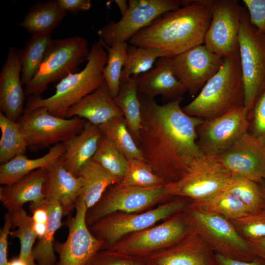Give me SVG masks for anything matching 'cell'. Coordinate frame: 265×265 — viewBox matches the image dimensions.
Listing matches in <instances>:
<instances>
[{
  "label": "cell",
  "mask_w": 265,
  "mask_h": 265,
  "mask_svg": "<svg viewBox=\"0 0 265 265\" xmlns=\"http://www.w3.org/2000/svg\"><path fill=\"white\" fill-rule=\"evenodd\" d=\"M138 94L142 120L137 145L143 161L166 185L175 183L203 155L196 130L204 120L186 114L180 106L182 98L159 105Z\"/></svg>",
  "instance_id": "cell-1"
},
{
  "label": "cell",
  "mask_w": 265,
  "mask_h": 265,
  "mask_svg": "<svg viewBox=\"0 0 265 265\" xmlns=\"http://www.w3.org/2000/svg\"><path fill=\"white\" fill-rule=\"evenodd\" d=\"M185 5L159 16L135 34L129 44L157 48L173 56L204 44L212 14L200 0H184Z\"/></svg>",
  "instance_id": "cell-2"
},
{
  "label": "cell",
  "mask_w": 265,
  "mask_h": 265,
  "mask_svg": "<svg viewBox=\"0 0 265 265\" xmlns=\"http://www.w3.org/2000/svg\"><path fill=\"white\" fill-rule=\"evenodd\" d=\"M107 53L99 41L92 45L85 67L80 72L71 74L55 86L53 95L28 96L24 111L44 107L52 114L65 118L68 109L100 87L105 81L103 70Z\"/></svg>",
  "instance_id": "cell-3"
},
{
  "label": "cell",
  "mask_w": 265,
  "mask_h": 265,
  "mask_svg": "<svg viewBox=\"0 0 265 265\" xmlns=\"http://www.w3.org/2000/svg\"><path fill=\"white\" fill-rule=\"evenodd\" d=\"M244 105V86L238 49L224 58L217 73L194 99L182 108L186 114L205 120Z\"/></svg>",
  "instance_id": "cell-4"
},
{
  "label": "cell",
  "mask_w": 265,
  "mask_h": 265,
  "mask_svg": "<svg viewBox=\"0 0 265 265\" xmlns=\"http://www.w3.org/2000/svg\"><path fill=\"white\" fill-rule=\"evenodd\" d=\"M89 53L84 37L53 40L37 72L25 85L26 96H41L50 83L59 82L69 75L78 72L79 65L87 60Z\"/></svg>",
  "instance_id": "cell-5"
},
{
  "label": "cell",
  "mask_w": 265,
  "mask_h": 265,
  "mask_svg": "<svg viewBox=\"0 0 265 265\" xmlns=\"http://www.w3.org/2000/svg\"><path fill=\"white\" fill-rule=\"evenodd\" d=\"M195 231L183 211L159 224L126 236L112 244L103 245L101 249L146 258L178 244Z\"/></svg>",
  "instance_id": "cell-6"
},
{
  "label": "cell",
  "mask_w": 265,
  "mask_h": 265,
  "mask_svg": "<svg viewBox=\"0 0 265 265\" xmlns=\"http://www.w3.org/2000/svg\"><path fill=\"white\" fill-rule=\"evenodd\" d=\"M191 202L187 198L175 196L147 211L139 213L114 212L88 226L92 234L104 242L103 245H108L126 236L147 229L184 211Z\"/></svg>",
  "instance_id": "cell-7"
},
{
  "label": "cell",
  "mask_w": 265,
  "mask_h": 265,
  "mask_svg": "<svg viewBox=\"0 0 265 265\" xmlns=\"http://www.w3.org/2000/svg\"><path fill=\"white\" fill-rule=\"evenodd\" d=\"M192 202L184 212L196 233L215 254L243 262H249L256 257L248 241L239 235L230 220L203 212Z\"/></svg>",
  "instance_id": "cell-8"
},
{
  "label": "cell",
  "mask_w": 265,
  "mask_h": 265,
  "mask_svg": "<svg viewBox=\"0 0 265 265\" xmlns=\"http://www.w3.org/2000/svg\"><path fill=\"white\" fill-rule=\"evenodd\" d=\"M172 197L168 194L166 185L141 187L117 183L109 186L99 202L87 210L86 222L89 226L101 218L116 212H145Z\"/></svg>",
  "instance_id": "cell-9"
},
{
  "label": "cell",
  "mask_w": 265,
  "mask_h": 265,
  "mask_svg": "<svg viewBox=\"0 0 265 265\" xmlns=\"http://www.w3.org/2000/svg\"><path fill=\"white\" fill-rule=\"evenodd\" d=\"M86 122L78 117L61 118L44 107L24 111L17 123L26 138L27 150L36 152L63 143L78 134Z\"/></svg>",
  "instance_id": "cell-10"
},
{
  "label": "cell",
  "mask_w": 265,
  "mask_h": 265,
  "mask_svg": "<svg viewBox=\"0 0 265 265\" xmlns=\"http://www.w3.org/2000/svg\"><path fill=\"white\" fill-rule=\"evenodd\" d=\"M129 8L117 22L111 21L98 31L99 41L110 47L127 42L164 13L184 5V0H129Z\"/></svg>",
  "instance_id": "cell-11"
},
{
  "label": "cell",
  "mask_w": 265,
  "mask_h": 265,
  "mask_svg": "<svg viewBox=\"0 0 265 265\" xmlns=\"http://www.w3.org/2000/svg\"><path fill=\"white\" fill-rule=\"evenodd\" d=\"M250 23L249 15L241 8L238 33V53L244 92V107L252 108L265 80V49Z\"/></svg>",
  "instance_id": "cell-12"
},
{
  "label": "cell",
  "mask_w": 265,
  "mask_h": 265,
  "mask_svg": "<svg viewBox=\"0 0 265 265\" xmlns=\"http://www.w3.org/2000/svg\"><path fill=\"white\" fill-rule=\"evenodd\" d=\"M232 174L215 157L196 159L190 172L180 180L166 185L168 194L199 200L225 189Z\"/></svg>",
  "instance_id": "cell-13"
},
{
  "label": "cell",
  "mask_w": 265,
  "mask_h": 265,
  "mask_svg": "<svg viewBox=\"0 0 265 265\" xmlns=\"http://www.w3.org/2000/svg\"><path fill=\"white\" fill-rule=\"evenodd\" d=\"M248 112L244 106H237L219 116L204 120L196 130L197 142L203 154L218 156L248 132Z\"/></svg>",
  "instance_id": "cell-14"
},
{
  "label": "cell",
  "mask_w": 265,
  "mask_h": 265,
  "mask_svg": "<svg viewBox=\"0 0 265 265\" xmlns=\"http://www.w3.org/2000/svg\"><path fill=\"white\" fill-rule=\"evenodd\" d=\"M212 14L204 44L225 58L238 49L241 8L236 0H200Z\"/></svg>",
  "instance_id": "cell-15"
},
{
  "label": "cell",
  "mask_w": 265,
  "mask_h": 265,
  "mask_svg": "<svg viewBox=\"0 0 265 265\" xmlns=\"http://www.w3.org/2000/svg\"><path fill=\"white\" fill-rule=\"evenodd\" d=\"M75 210V216H69L65 222L68 228L66 240L53 242L54 251L59 256L55 265H85L104 244L88 228L85 220L87 210L80 196L77 200Z\"/></svg>",
  "instance_id": "cell-16"
},
{
  "label": "cell",
  "mask_w": 265,
  "mask_h": 265,
  "mask_svg": "<svg viewBox=\"0 0 265 265\" xmlns=\"http://www.w3.org/2000/svg\"><path fill=\"white\" fill-rule=\"evenodd\" d=\"M224 60L202 44L173 56L172 66L177 78L193 97L217 73Z\"/></svg>",
  "instance_id": "cell-17"
},
{
  "label": "cell",
  "mask_w": 265,
  "mask_h": 265,
  "mask_svg": "<svg viewBox=\"0 0 265 265\" xmlns=\"http://www.w3.org/2000/svg\"><path fill=\"white\" fill-rule=\"evenodd\" d=\"M232 175L258 183L265 175V145L248 131L228 150L215 157Z\"/></svg>",
  "instance_id": "cell-18"
},
{
  "label": "cell",
  "mask_w": 265,
  "mask_h": 265,
  "mask_svg": "<svg viewBox=\"0 0 265 265\" xmlns=\"http://www.w3.org/2000/svg\"><path fill=\"white\" fill-rule=\"evenodd\" d=\"M22 85L18 51L10 47L0 74V110L17 122L24 113L26 99Z\"/></svg>",
  "instance_id": "cell-19"
},
{
  "label": "cell",
  "mask_w": 265,
  "mask_h": 265,
  "mask_svg": "<svg viewBox=\"0 0 265 265\" xmlns=\"http://www.w3.org/2000/svg\"><path fill=\"white\" fill-rule=\"evenodd\" d=\"M146 259L150 265H218L215 252L196 231L178 244Z\"/></svg>",
  "instance_id": "cell-20"
},
{
  "label": "cell",
  "mask_w": 265,
  "mask_h": 265,
  "mask_svg": "<svg viewBox=\"0 0 265 265\" xmlns=\"http://www.w3.org/2000/svg\"><path fill=\"white\" fill-rule=\"evenodd\" d=\"M82 187V179L66 169L62 156L47 168L43 194L45 200L60 205L64 215H69L75 210Z\"/></svg>",
  "instance_id": "cell-21"
},
{
  "label": "cell",
  "mask_w": 265,
  "mask_h": 265,
  "mask_svg": "<svg viewBox=\"0 0 265 265\" xmlns=\"http://www.w3.org/2000/svg\"><path fill=\"white\" fill-rule=\"evenodd\" d=\"M172 57L159 58L151 69L137 77L138 94L154 99L160 95L175 99L181 98L187 91L174 73Z\"/></svg>",
  "instance_id": "cell-22"
},
{
  "label": "cell",
  "mask_w": 265,
  "mask_h": 265,
  "mask_svg": "<svg viewBox=\"0 0 265 265\" xmlns=\"http://www.w3.org/2000/svg\"><path fill=\"white\" fill-rule=\"evenodd\" d=\"M124 116L116 105L106 82L70 107L65 118L78 117L99 126L114 118Z\"/></svg>",
  "instance_id": "cell-23"
},
{
  "label": "cell",
  "mask_w": 265,
  "mask_h": 265,
  "mask_svg": "<svg viewBox=\"0 0 265 265\" xmlns=\"http://www.w3.org/2000/svg\"><path fill=\"white\" fill-rule=\"evenodd\" d=\"M47 174V168L33 171L16 183L0 187V201L9 212L23 208L30 202L39 203L44 199L43 184Z\"/></svg>",
  "instance_id": "cell-24"
},
{
  "label": "cell",
  "mask_w": 265,
  "mask_h": 265,
  "mask_svg": "<svg viewBox=\"0 0 265 265\" xmlns=\"http://www.w3.org/2000/svg\"><path fill=\"white\" fill-rule=\"evenodd\" d=\"M103 133L98 126L86 122L80 133L63 142L62 156L66 169L76 177L83 166L94 156Z\"/></svg>",
  "instance_id": "cell-25"
},
{
  "label": "cell",
  "mask_w": 265,
  "mask_h": 265,
  "mask_svg": "<svg viewBox=\"0 0 265 265\" xmlns=\"http://www.w3.org/2000/svg\"><path fill=\"white\" fill-rule=\"evenodd\" d=\"M63 143L50 148L43 156L34 159H28L25 154L17 156L8 162L0 165V184H12L19 181L29 173L40 168H48L65 153Z\"/></svg>",
  "instance_id": "cell-26"
},
{
  "label": "cell",
  "mask_w": 265,
  "mask_h": 265,
  "mask_svg": "<svg viewBox=\"0 0 265 265\" xmlns=\"http://www.w3.org/2000/svg\"><path fill=\"white\" fill-rule=\"evenodd\" d=\"M66 13L59 7L56 0L37 1L19 25L32 35H51Z\"/></svg>",
  "instance_id": "cell-27"
},
{
  "label": "cell",
  "mask_w": 265,
  "mask_h": 265,
  "mask_svg": "<svg viewBox=\"0 0 265 265\" xmlns=\"http://www.w3.org/2000/svg\"><path fill=\"white\" fill-rule=\"evenodd\" d=\"M79 176L82 181L80 196L87 210L95 206L106 190L121 180L105 169L93 159L82 168Z\"/></svg>",
  "instance_id": "cell-28"
},
{
  "label": "cell",
  "mask_w": 265,
  "mask_h": 265,
  "mask_svg": "<svg viewBox=\"0 0 265 265\" xmlns=\"http://www.w3.org/2000/svg\"><path fill=\"white\" fill-rule=\"evenodd\" d=\"M137 78L133 76L121 81L119 91L114 98L136 144L142 120L141 105L137 89Z\"/></svg>",
  "instance_id": "cell-29"
},
{
  "label": "cell",
  "mask_w": 265,
  "mask_h": 265,
  "mask_svg": "<svg viewBox=\"0 0 265 265\" xmlns=\"http://www.w3.org/2000/svg\"><path fill=\"white\" fill-rule=\"evenodd\" d=\"M45 204L49 213L47 229L45 235L38 239L33 247L32 255L38 265H55L56 261L53 248L54 236L63 224L61 220L64 212L62 207L56 202L45 200Z\"/></svg>",
  "instance_id": "cell-30"
},
{
  "label": "cell",
  "mask_w": 265,
  "mask_h": 265,
  "mask_svg": "<svg viewBox=\"0 0 265 265\" xmlns=\"http://www.w3.org/2000/svg\"><path fill=\"white\" fill-rule=\"evenodd\" d=\"M53 40L51 35H32L23 48L18 52L23 85L27 84L37 72Z\"/></svg>",
  "instance_id": "cell-31"
},
{
  "label": "cell",
  "mask_w": 265,
  "mask_h": 265,
  "mask_svg": "<svg viewBox=\"0 0 265 265\" xmlns=\"http://www.w3.org/2000/svg\"><path fill=\"white\" fill-rule=\"evenodd\" d=\"M192 204L199 210L217 214L231 220L244 217L249 212L237 197L225 190Z\"/></svg>",
  "instance_id": "cell-32"
},
{
  "label": "cell",
  "mask_w": 265,
  "mask_h": 265,
  "mask_svg": "<svg viewBox=\"0 0 265 265\" xmlns=\"http://www.w3.org/2000/svg\"><path fill=\"white\" fill-rule=\"evenodd\" d=\"M224 190L239 199L249 214L265 209L264 181L258 183L241 176L232 175Z\"/></svg>",
  "instance_id": "cell-33"
},
{
  "label": "cell",
  "mask_w": 265,
  "mask_h": 265,
  "mask_svg": "<svg viewBox=\"0 0 265 265\" xmlns=\"http://www.w3.org/2000/svg\"><path fill=\"white\" fill-rule=\"evenodd\" d=\"M165 56H173L168 52L157 48L129 45L121 81L131 77H138L149 71L159 58Z\"/></svg>",
  "instance_id": "cell-34"
},
{
  "label": "cell",
  "mask_w": 265,
  "mask_h": 265,
  "mask_svg": "<svg viewBox=\"0 0 265 265\" xmlns=\"http://www.w3.org/2000/svg\"><path fill=\"white\" fill-rule=\"evenodd\" d=\"M128 160L143 161L142 154L128 128L124 116H120L98 126Z\"/></svg>",
  "instance_id": "cell-35"
},
{
  "label": "cell",
  "mask_w": 265,
  "mask_h": 265,
  "mask_svg": "<svg viewBox=\"0 0 265 265\" xmlns=\"http://www.w3.org/2000/svg\"><path fill=\"white\" fill-rule=\"evenodd\" d=\"M0 128V163L3 164L18 155L25 154L27 145L19 124L10 120L1 112Z\"/></svg>",
  "instance_id": "cell-36"
},
{
  "label": "cell",
  "mask_w": 265,
  "mask_h": 265,
  "mask_svg": "<svg viewBox=\"0 0 265 265\" xmlns=\"http://www.w3.org/2000/svg\"><path fill=\"white\" fill-rule=\"evenodd\" d=\"M11 215L12 228L17 229L10 232L12 238H18L20 243L19 258L24 260L27 265H38L34 261L32 250L37 237L33 227L31 216H29L23 208L10 212Z\"/></svg>",
  "instance_id": "cell-37"
},
{
  "label": "cell",
  "mask_w": 265,
  "mask_h": 265,
  "mask_svg": "<svg viewBox=\"0 0 265 265\" xmlns=\"http://www.w3.org/2000/svg\"><path fill=\"white\" fill-rule=\"evenodd\" d=\"M102 45L107 53L106 62L103 70V76L110 94L114 99L120 90L121 76L126 61L129 45L127 42H118L110 47Z\"/></svg>",
  "instance_id": "cell-38"
},
{
  "label": "cell",
  "mask_w": 265,
  "mask_h": 265,
  "mask_svg": "<svg viewBox=\"0 0 265 265\" xmlns=\"http://www.w3.org/2000/svg\"><path fill=\"white\" fill-rule=\"evenodd\" d=\"M92 159L120 180L125 177L128 168L129 160L112 141L103 133Z\"/></svg>",
  "instance_id": "cell-39"
},
{
  "label": "cell",
  "mask_w": 265,
  "mask_h": 265,
  "mask_svg": "<svg viewBox=\"0 0 265 265\" xmlns=\"http://www.w3.org/2000/svg\"><path fill=\"white\" fill-rule=\"evenodd\" d=\"M121 185L141 187H154L166 185L142 160H130L125 177L118 183Z\"/></svg>",
  "instance_id": "cell-40"
},
{
  "label": "cell",
  "mask_w": 265,
  "mask_h": 265,
  "mask_svg": "<svg viewBox=\"0 0 265 265\" xmlns=\"http://www.w3.org/2000/svg\"><path fill=\"white\" fill-rule=\"evenodd\" d=\"M230 221L239 235L247 241L265 238V209Z\"/></svg>",
  "instance_id": "cell-41"
},
{
  "label": "cell",
  "mask_w": 265,
  "mask_h": 265,
  "mask_svg": "<svg viewBox=\"0 0 265 265\" xmlns=\"http://www.w3.org/2000/svg\"><path fill=\"white\" fill-rule=\"evenodd\" d=\"M85 265H150L147 259L117 251L101 249Z\"/></svg>",
  "instance_id": "cell-42"
},
{
  "label": "cell",
  "mask_w": 265,
  "mask_h": 265,
  "mask_svg": "<svg viewBox=\"0 0 265 265\" xmlns=\"http://www.w3.org/2000/svg\"><path fill=\"white\" fill-rule=\"evenodd\" d=\"M251 111V118H248V130L251 129V131L248 132L265 145V87L257 97Z\"/></svg>",
  "instance_id": "cell-43"
},
{
  "label": "cell",
  "mask_w": 265,
  "mask_h": 265,
  "mask_svg": "<svg viewBox=\"0 0 265 265\" xmlns=\"http://www.w3.org/2000/svg\"><path fill=\"white\" fill-rule=\"evenodd\" d=\"M29 210L32 213L33 227L37 239L45 234L48 225L49 213L45 204V200L39 203H30Z\"/></svg>",
  "instance_id": "cell-44"
},
{
  "label": "cell",
  "mask_w": 265,
  "mask_h": 265,
  "mask_svg": "<svg viewBox=\"0 0 265 265\" xmlns=\"http://www.w3.org/2000/svg\"><path fill=\"white\" fill-rule=\"evenodd\" d=\"M250 23L261 32L265 31V0H243Z\"/></svg>",
  "instance_id": "cell-45"
},
{
  "label": "cell",
  "mask_w": 265,
  "mask_h": 265,
  "mask_svg": "<svg viewBox=\"0 0 265 265\" xmlns=\"http://www.w3.org/2000/svg\"><path fill=\"white\" fill-rule=\"evenodd\" d=\"M11 213L6 212L4 216V224L0 232V265H7L8 237L12 228Z\"/></svg>",
  "instance_id": "cell-46"
},
{
  "label": "cell",
  "mask_w": 265,
  "mask_h": 265,
  "mask_svg": "<svg viewBox=\"0 0 265 265\" xmlns=\"http://www.w3.org/2000/svg\"><path fill=\"white\" fill-rule=\"evenodd\" d=\"M56 2L63 10L74 14L88 10L92 5L90 0H56Z\"/></svg>",
  "instance_id": "cell-47"
},
{
  "label": "cell",
  "mask_w": 265,
  "mask_h": 265,
  "mask_svg": "<svg viewBox=\"0 0 265 265\" xmlns=\"http://www.w3.org/2000/svg\"><path fill=\"white\" fill-rule=\"evenodd\" d=\"M218 265H265V260L256 257L249 262H243L231 260L215 254Z\"/></svg>",
  "instance_id": "cell-48"
},
{
  "label": "cell",
  "mask_w": 265,
  "mask_h": 265,
  "mask_svg": "<svg viewBox=\"0 0 265 265\" xmlns=\"http://www.w3.org/2000/svg\"><path fill=\"white\" fill-rule=\"evenodd\" d=\"M248 242L255 256L265 260V238Z\"/></svg>",
  "instance_id": "cell-49"
},
{
  "label": "cell",
  "mask_w": 265,
  "mask_h": 265,
  "mask_svg": "<svg viewBox=\"0 0 265 265\" xmlns=\"http://www.w3.org/2000/svg\"><path fill=\"white\" fill-rule=\"evenodd\" d=\"M114 1L117 4L122 16L129 8V2L126 0H115Z\"/></svg>",
  "instance_id": "cell-50"
},
{
  "label": "cell",
  "mask_w": 265,
  "mask_h": 265,
  "mask_svg": "<svg viewBox=\"0 0 265 265\" xmlns=\"http://www.w3.org/2000/svg\"><path fill=\"white\" fill-rule=\"evenodd\" d=\"M7 265H27L23 260L18 257L14 258L8 262Z\"/></svg>",
  "instance_id": "cell-51"
},
{
  "label": "cell",
  "mask_w": 265,
  "mask_h": 265,
  "mask_svg": "<svg viewBox=\"0 0 265 265\" xmlns=\"http://www.w3.org/2000/svg\"><path fill=\"white\" fill-rule=\"evenodd\" d=\"M264 180L265 181V177H264Z\"/></svg>",
  "instance_id": "cell-52"
},
{
  "label": "cell",
  "mask_w": 265,
  "mask_h": 265,
  "mask_svg": "<svg viewBox=\"0 0 265 265\" xmlns=\"http://www.w3.org/2000/svg\"><path fill=\"white\" fill-rule=\"evenodd\" d=\"M264 186H265V183H264Z\"/></svg>",
  "instance_id": "cell-53"
}]
</instances>
